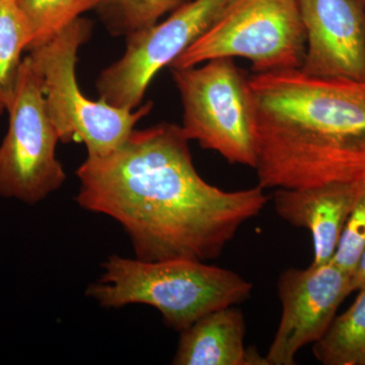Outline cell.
I'll list each match as a JSON object with an SVG mask.
<instances>
[{
	"instance_id": "obj_9",
	"label": "cell",
	"mask_w": 365,
	"mask_h": 365,
	"mask_svg": "<svg viewBox=\"0 0 365 365\" xmlns=\"http://www.w3.org/2000/svg\"><path fill=\"white\" fill-rule=\"evenodd\" d=\"M350 279L351 274L333 262L280 274L281 318L265 356L269 365L295 364L300 349L325 335L340 304L352 294Z\"/></svg>"
},
{
	"instance_id": "obj_1",
	"label": "cell",
	"mask_w": 365,
	"mask_h": 365,
	"mask_svg": "<svg viewBox=\"0 0 365 365\" xmlns=\"http://www.w3.org/2000/svg\"><path fill=\"white\" fill-rule=\"evenodd\" d=\"M189 143L176 124L134 129L117 150L76 170L79 207L116 220L139 260H215L268 202L259 185L225 191L206 182Z\"/></svg>"
},
{
	"instance_id": "obj_18",
	"label": "cell",
	"mask_w": 365,
	"mask_h": 365,
	"mask_svg": "<svg viewBox=\"0 0 365 365\" xmlns=\"http://www.w3.org/2000/svg\"><path fill=\"white\" fill-rule=\"evenodd\" d=\"M350 285H351L352 292H357L360 288L365 287V248L360 255L356 267L351 274Z\"/></svg>"
},
{
	"instance_id": "obj_16",
	"label": "cell",
	"mask_w": 365,
	"mask_h": 365,
	"mask_svg": "<svg viewBox=\"0 0 365 365\" xmlns=\"http://www.w3.org/2000/svg\"><path fill=\"white\" fill-rule=\"evenodd\" d=\"M188 0H98L95 9L114 36H128L158 23Z\"/></svg>"
},
{
	"instance_id": "obj_11",
	"label": "cell",
	"mask_w": 365,
	"mask_h": 365,
	"mask_svg": "<svg viewBox=\"0 0 365 365\" xmlns=\"http://www.w3.org/2000/svg\"><path fill=\"white\" fill-rule=\"evenodd\" d=\"M365 181L331 182L300 189H276L274 209L283 220L307 228L314 245V265L333 261L346 222Z\"/></svg>"
},
{
	"instance_id": "obj_7",
	"label": "cell",
	"mask_w": 365,
	"mask_h": 365,
	"mask_svg": "<svg viewBox=\"0 0 365 365\" xmlns=\"http://www.w3.org/2000/svg\"><path fill=\"white\" fill-rule=\"evenodd\" d=\"M9 130L0 145V197L37 204L66 182L56 157L59 135L46 107L42 78L32 57L21 63Z\"/></svg>"
},
{
	"instance_id": "obj_4",
	"label": "cell",
	"mask_w": 365,
	"mask_h": 365,
	"mask_svg": "<svg viewBox=\"0 0 365 365\" xmlns=\"http://www.w3.org/2000/svg\"><path fill=\"white\" fill-rule=\"evenodd\" d=\"M91 23L78 18L45 44L30 50L42 78L46 107L61 143L85 144L88 157H104L128 138L153 103L129 110L86 98L76 81L78 53L91 35Z\"/></svg>"
},
{
	"instance_id": "obj_8",
	"label": "cell",
	"mask_w": 365,
	"mask_h": 365,
	"mask_svg": "<svg viewBox=\"0 0 365 365\" xmlns=\"http://www.w3.org/2000/svg\"><path fill=\"white\" fill-rule=\"evenodd\" d=\"M232 0H188L162 23L127 36L121 58L98 76L101 100L134 110L153 79L207 32Z\"/></svg>"
},
{
	"instance_id": "obj_14",
	"label": "cell",
	"mask_w": 365,
	"mask_h": 365,
	"mask_svg": "<svg viewBox=\"0 0 365 365\" xmlns=\"http://www.w3.org/2000/svg\"><path fill=\"white\" fill-rule=\"evenodd\" d=\"M30 43L28 26L14 0H0V116L13 102L21 54Z\"/></svg>"
},
{
	"instance_id": "obj_12",
	"label": "cell",
	"mask_w": 365,
	"mask_h": 365,
	"mask_svg": "<svg viewBox=\"0 0 365 365\" xmlns=\"http://www.w3.org/2000/svg\"><path fill=\"white\" fill-rule=\"evenodd\" d=\"M173 364L269 365L254 348H246L241 309L222 307L204 314L181 331Z\"/></svg>"
},
{
	"instance_id": "obj_17",
	"label": "cell",
	"mask_w": 365,
	"mask_h": 365,
	"mask_svg": "<svg viewBox=\"0 0 365 365\" xmlns=\"http://www.w3.org/2000/svg\"><path fill=\"white\" fill-rule=\"evenodd\" d=\"M365 248V185L340 237L333 263L352 274Z\"/></svg>"
},
{
	"instance_id": "obj_5",
	"label": "cell",
	"mask_w": 365,
	"mask_h": 365,
	"mask_svg": "<svg viewBox=\"0 0 365 365\" xmlns=\"http://www.w3.org/2000/svg\"><path fill=\"white\" fill-rule=\"evenodd\" d=\"M181 96L182 129L228 163L257 165V111L249 78L232 58L173 69Z\"/></svg>"
},
{
	"instance_id": "obj_3",
	"label": "cell",
	"mask_w": 365,
	"mask_h": 365,
	"mask_svg": "<svg viewBox=\"0 0 365 365\" xmlns=\"http://www.w3.org/2000/svg\"><path fill=\"white\" fill-rule=\"evenodd\" d=\"M86 295L105 307L146 304L178 332L204 314L246 302L253 284L228 269L192 259L143 261L113 255Z\"/></svg>"
},
{
	"instance_id": "obj_10",
	"label": "cell",
	"mask_w": 365,
	"mask_h": 365,
	"mask_svg": "<svg viewBox=\"0 0 365 365\" xmlns=\"http://www.w3.org/2000/svg\"><path fill=\"white\" fill-rule=\"evenodd\" d=\"M306 31L300 71L318 78L365 81V6L360 0H297Z\"/></svg>"
},
{
	"instance_id": "obj_6",
	"label": "cell",
	"mask_w": 365,
	"mask_h": 365,
	"mask_svg": "<svg viewBox=\"0 0 365 365\" xmlns=\"http://www.w3.org/2000/svg\"><path fill=\"white\" fill-rule=\"evenodd\" d=\"M306 31L297 0H232L215 25L170 67L244 58L255 73L302 68Z\"/></svg>"
},
{
	"instance_id": "obj_13",
	"label": "cell",
	"mask_w": 365,
	"mask_h": 365,
	"mask_svg": "<svg viewBox=\"0 0 365 365\" xmlns=\"http://www.w3.org/2000/svg\"><path fill=\"white\" fill-rule=\"evenodd\" d=\"M351 307L336 316L314 343V357L324 365H365V287Z\"/></svg>"
},
{
	"instance_id": "obj_19",
	"label": "cell",
	"mask_w": 365,
	"mask_h": 365,
	"mask_svg": "<svg viewBox=\"0 0 365 365\" xmlns=\"http://www.w3.org/2000/svg\"><path fill=\"white\" fill-rule=\"evenodd\" d=\"M360 1H361L362 4H364V6H365V0H360Z\"/></svg>"
},
{
	"instance_id": "obj_15",
	"label": "cell",
	"mask_w": 365,
	"mask_h": 365,
	"mask_svg": "<svg viewBox=\"0 0 365 365\" xmlns=\"http://www.w3.org/2000/svg\"><path fill=\"white\" fill-rule=\"evenodd\" d=\"M28 26V51L45 44L98 0H14Z\"/></svg>"
},
{
	"instance_id": "obj_2",
	"label": "cell",
	"mask_w": 365,
	"mask_h": 365,
	"mask_svg": "<svg viewBox=\"0 0 365 365\" xmlns=\"http://www.w3.org/2000/svg\"><path fill=\"white\" fill-rule=\"evenodd\" d=\"M258 185L300 189L365 181V81L300 69L249 76Z\"/></svg>"
}]
</instances>
